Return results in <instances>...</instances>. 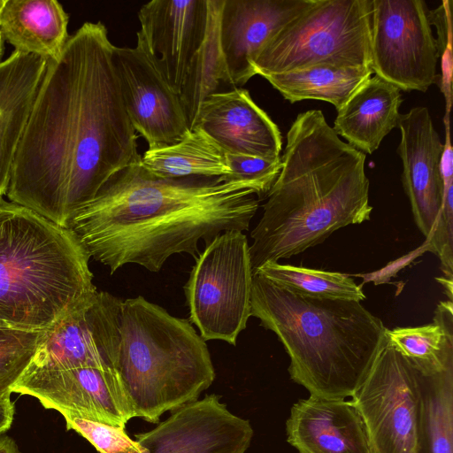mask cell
Listing matches in <instances>:
<instances>
[{"label": "cell", "mask_w": 453, "mask_h": 453, "mask_svg": "<svg viewBox=\"0 0 453 453\" xmlns=\"http://www.w3.org/2000/svg\"><path fill=\"white\" fill-rule=\"evenodd\" d=\"M397 153L403 165L402 182L417 226L428 240L439 220L443 196L441 156L443 144L426 107L401 114Z\"/></svg>", "instance_id": "2e32d148"}, {"label": "cell", "mask_w": 453, "mask_h": 453, "mask_svg": "<svg viewBox=\"0 0 453 453\" xmlns=\"http://www.w3.org/2000/svg\"><path fill=\"white\" fill-rule=\"evenodd\" d=\"M270 281L301 296L360 302L365 295L348 274L268 261L253 270Z\"/></svg>", "instance_id": "83f0119b"}, {"label": "cell", "mask_w": 453, "mask_h": 453, "mask_svg": "<svg viewBox=\"0 0 453 453\" xmlns=\"http://www.w3.org/2000/svg\"><path fill=\"white\" fill-rule=\"evenodd\" d=\"M0 327H10L7 324L0 320Z\"/></svg>", "instance_id": "8d00e7d4"}, {"label": "cell", "mask_w": 453, "mask_h": 453, "mask_svg": "<svg viewBox=\"0 0 453 453\" xmlns=\"http://www.w3.org/2000/svg\"><path fill=\"white\" fill-rule=\"evenodd\" d=\"M42 332L0 327V403L12 402V388L30 364Z\"/></svg>", "instance_id": "f1b7e54d"}, {"label": "cell", "mask_w": 453, "mask_h": 453, "mask_svg": "<svg viewBox=\"0 0 453 453\" xmlns=\"http://www.w3.org/2000/svg\"><path fill=\"white\" fill-rule=\"evenodd\" d=\"M105 26L86 22L48 60L15 155L7 197L67 227L119 171L138 164Z\"/></svg>", "instance_id": "6da1fadb"}, {"label": "cell", "mask_w": 453, "mask_h": 453, "mask_svg": "<svg viewBox=\"0 0 453 453\" xmlns=\"http://www.w3.org/2000/svg\"><path fill=\"white\" fill-rule=\"evenodd\" d=\"M387 344L426 375L453 368V304L441 301L433 322L420 326L386 329Z\"/></svg>", "instance_id": "cb8c5ba5"}, {"label": "cell", "mask_w": 453, "mask_h": 453, "mask_svg": "<svg viewBox=\"0 0 453 453\" xmlns=\"http://www.w3.org/2000/svg\"><path fill=\"white\" fill-rule=\"evenodd\" d=\"M440 58L441 75L439 86L445 97V113L449 114L452 104V43L448 44Z\"/></svg>", "instance_id": "d6a6232c"}, {"label": "cell", "mask_w": 453, "mask_h": 453, "mask_svg": "<svg viewBox=\"0 0 453 453\" xmlns=\"http://www.w3.org/2000/svg\"><path fill=\"white\" fill-rule=\"evenodd\" d=\"M422 0H372L371 70L400 90L426 92L440 58Z\"/></svg>", "instance_id": "9c48e42d"}, {"label": "cell", "mask_w": 453, "mask_h": 453, "mask_svg": "<svg viewBox=\"0 0 453 453\" xmlns=\"http://www.w3.org/2000/svg\"><path fill=\"white\" fill-rule=\"evenodd\" d=\"M12 393L33 396L64 418L120 428L134 418L119 374L111 366L25 371Z\"/></svg>", "instance_id": "8fae6325"}, {"label": "cell", "mask_w": 453, "mask_h": 453, "mask_svg": "<svg viewBox=\"0 0 453 453\" xmlns=\"http://www.w3.org/2000/svg\"><path fill=\"white\" fill-rule=\"evenodd\" d=\"M280 162L250 233L253 270L300 254L336 230L371 219L365 154L342 142L320 110L297 115Z\"/></svg>", "instance_id": "3957f363"}, {"label": "cell", "mask_w": 453, "mask_h": 453, "mask_svg": "<svg viewBox=\"0 0 453 453\" xmlns=\"http://www.w3.org/2000/svg\"><path fill=\"white\" fill-rule=\"evenodd\" d=\"M451 0L443 1L436 9L430 11V23L437 32L439 55L442 54L448 44L452 43Z\"/></svg>", "instance_id": "1f68e13d"}, {"label": "cell", "mask_w": 453, "mask_h": 453, "mask_svg": "<svg viewBox=\"0 0 453 453\" xmlns=\"http://www.w3.org/2000/svg\"><path fill=\"white\" fill-rule=\"evenodd\" d=\"M0 453H22L16 441L6 434H0Z\"/></svg>", "instance_id": "836d02e7"}, {"label": "cell", "mask_w": 453, "mask_h": 453, "mask_svg": "<svg viewBox=\"0 0 453 453\" xmlns=\"http://www.w3.org/2000/svg\"><path fill=\"white\" fill-rule=\"evenodd\" d=\"M194 127L202 129L225 153L280 157L282 139L278 126L245 88H234L208 96Z\"/></svg>", "instance_id": "ac0fdd59"}, {"label": "cell", "mask_w": 453, "mask_h": 453, "mask_svg": "<svg viewBox=\"0 0 453 453\" xmlns=\"http://www.w3.org/2000/svg\"><path fill=\"white\" fill-rule=\"evenodd\" d=\"M229 173L221 180H238L254 184L265 196L276 180L280 167V157L268 159L257 157L226 153Z\"/></svg>", "instance_id": "4dcf8cb0"}, {"label": "cell", "mask_w": 453, "mask_h": 453, "mask_svg": "<svg viewBox=\"0 0 453 453\" xmlns=\"http://www.w3.org/2000/svg\"><path fill=\"white\" fill-rule=\"evenodd\" d=\"M311 0H223L219 42L234 88L255 74L252 63L266 42Z\"/></svg>", "instance_id": "e0dca14e"}, {"label": "cell", "mask_w": 453, "mask_h": 453, "mask_svg": "<svg viewBox=\"0 0 453 453\" xmlns=\"http://www.w3.org/2000/svg\"><path fill=\"white\" fill-rule=\"evenodd\" d=\"M419 374L387 344L351 396L372 453H416Z\"/></svg>", "instance_id": "30bf717a"}, {"label": "cell", "mask_w": 453, "mask_h": 453, "mask_svg": "<svg viewBox=\"0 0 453 453\" xmlns=\"http://www.w3.org/2000/svg\"><path fill=\"white\" fill-rule=\"evenodd\" d=\"M139 165L153 176L170 180L221 178L229 173L225 151L198 127L176 144L147 150Z\"/></svg>", "instance_id": "603a6c76"}, {"label": "cell", "mask_w": 453, "mask_h": 453, "mask_svg": "<svg viewBox=\"0 0 453 453\" xmlns=\"http://www.w3.org/2000/svg\"><path fill=\"white\" fill-rule=\"evenodd\" d=\"M209 17L210 0H153L138 12L136 45L179 95L206 38Z\"/></svg>", "instance_id": "5bb4252c"}, {"label": "cell", "mask_w": 453, "mask_h": 453, "mask_svg": "<svg viewBox=\"0 0 453 453\" xmlns=\"http://www.w3.org/2000/svg\"><path fill=\"white\" fill-rule=\"evenodd\" d=\"M90 256L70 229L0 201V320L44 331L97 294Z\"/></svg>", "instance_id": "5b68a950"}, {"label": "cell", "mask_w": 453, "mask_h": 453, "mask_svg": "<svg viewBox=\"0 0 453 453\" xmlns=\"http://www.w3.org/2000/svg\"><path fill=\"white\" fill-rule=\"evenodd\" d=\"M251 316L278 337L310 395L351 397L387 345V327L360 302L301 296L254 273Z\"/></svg>", "instance_id": "277c9868"}, {"label": "cell", "mask_w": 453, "mask_h": 453, "mask_svg": "<svg viewBox=\"0 0 453 453\" xmlns=\"http://www.w3.org/2000/svg\"><path fill=\"white\" fill-rule=\"evenodd\" d=\"M5 0H0V12L4 4Z\"/></svg>", "instance_id": "74e56055"}, {"label": "cell", "mask_w": 453, "mask_h": 453, "mask_svg": "<svg viewBox=\"0 0 453 453\" xmlns=\"http://www.w3.org/2000/svg\"><path fill=\"white\" fill-rule=\"evenodd\" d=\"M372 73L371 68L321 65L264 78L292 104L320 100L338 110Z\"/></svg>", "instance_id": "d4e9b609"}, {"label": "cell", "mask_w": 453, "mask_h": 453, "mask_svg": "<svg viewBox=\"0 0 453 453\" xmlns=\"http://www.w3.org/2000/svg\"><path fill=\"white\" fill-rule=\"evenodd\" d=\"M69 17L56 0H5L0 32L15 51L53 59L68 38Z\"/></svg>", "instance_id": "7402d4cb"}, {"label": "cell", "mask_w": 453, "mask_h": 453, "mask_svg": "<svg viewBox=\"0 0 453 453\" xmlns=\"http://www.w3.org/2000/svg\"><path fill=\"white\" fill-rule=\"evenodd\" d=\"M223 0H210V17L206 38L189 68L180 94L188 128L196 121L198 111L204 99L221 92L223 85L228 89L233 86L228 75L219 42V16Z\"/></svg>", "instance_id": "484cf974"}, {"label": "cell", "mask_w": 453, "mask_h": 453, "mask_svg": "<svg viewBox=\"0 0 453 453\" xmlns=\"http://www.w3.org/2000/svg\"><path fill=\"white\" fill-rule=\"evenodd\" d=\"M122 303L108 292L98 291L88 303L42 332L26 371L114 368L120 343Z\"/></svg>", "instance_id": "7c38bea8"}, {"label": "cell", "mask_w": 453, "mask_h": 453, "mask_svg": "<svg viewBox=\"0 0 453 453\" xmlns=\"http://www.w3.org/2000/svg\"><path fill=\"white\" fill-rule=\"evenodd\" d=\"M47 65L42 57L15 50L0 62V201Z\"/></svg>", "instance_id": "ffe728a7"}, {"label": "cell", "mask_w": 453, "mask_h": 453, "mask_svg": "<svg viewBox=\"0 0 453 453\" xmlns=\"http://www.w3.org/2000/svg\"><path fill=\"white\" fill-rule=\"evenodd\" d=\"M114 369L134 418L157 423L193 402L216 373L205 341L191 322L139 296L123 301Z\"/></svg>", "instance_id": "8992f818"}, {"label": "cell", "mask_w": 453, "mask_h": 453, "mask_svg": "<svg viewBox=\"0 0 453 453\" xmlns=\"http://www.w3.org/2000/svg\"><path fill=\"white\" fill-rule=\"evenodd\" d=\"M416 453H453V368L419 374Z\"/></svg>", "instance_id": "4316f807"}, {"label": "cell", "mask_w": 453, "mask_h": 453, "mask_svg": "<svg viewBox=\"0 0 453 453\" xmlns=\"http://www.w3.org/2000/svg\"><path fill=\"white\" fill-rule=\"evenodd\" d=\"M134 437L144 453H245L253 428L212 394L180 406Z\"/></svg>", "instance_id": "9a60e30c"}, {"label": "cell", "mask_w": 453, "mask_h": 453, "mask_svg": "<svg viewBox=\"0 0 453 453\" xmlns=\"http://www.w3.org/2000/svg\"><path fill=\"white\" fill-rule=\"evenodd\" d=\"M372 0H311L264 45L255 74L329 65L371 68Z\"/></svg>", "instance_id": "52a82bcc"}, {"label": "cell", "mask_w": 453, "mask_h": 453, "mask_svg": "<svg viewBox=\"0 0 453 453\" xmlns=\"http://www.w3.org/2000/svg\"><path fill=\"white\" fill-rule=\"evenodd\" d=\"M286 432L299 453H372L359 412L344 399H300L290 409Z\"/></svg>", "instance_id": "d6986e66"}, {"label": "cell", "mask_w": 453, "mask_h": 453, "mask_svg": "<svg viewBox=\"0 0 453 453\" xmlns=\"http://www.w3.org/2000/svg\"><path fill=\"white\" fill-rule=\"evenodd\" d=\"M445 288L449 300L452 301V279L445 276L435 278Z\"/></svg>", "instance_id": "e575fe53"}, {"label": "cell", "mask_w": 453, "mask_h": 453, "mask_svg": "<svg viewBox=\"0 0 453 453\" xmlns=\"http://www.w3.org/2000/svg\"><path fill=\"white\" fill-rule=\"evenodd\" d=\"M253 269L242 231H226L206 243L185 286L189 321L206 342L236 344L251 316Z\"/></svg>", "instance_id": "ba28073f"}, {"label": "cell", "mask_w": 453, "mask_h": 453, "mask_svg": "<svg viewBox=\"0 0 453 453\" xmlns=\"http://www.w3.org/2000/svg\"><path fill=\"white\" fill-rule=\"evenodd\" d=\"M400 91L377 75L369 78L337 110L334 131L354 148L372 154L398 126Z\"/></svg>", "instance_id": "44dd1931"}, {"label": "cell", "mask_w": 453, "mask_h": 453, "mask_svg": "<svg viewBox=\"0 0 453 453\" xmlns=\"http://www.w3.org/2000/svg\"><path fill=\"white\" fill-rule=\"evenodd\" d=\"M4 39L0 32V60L3 57V54H4ZM1 62V61H0Z\"/></svg>", "instance_id": "d590c367"}, {"label": "cell", "mask_w": 453, "mask_h": 453, "mask_svg": "<svg viewBox=\"0 0 453 453\" xmlns=\"http://www.w3.org/2000/svg\"><path fill=\"white\" fill-rule=\"evenodd\" d=\"M252 183L219 178L162 179L138 164L119 171L67 227L112 274L127 264L158 272L173 254L196 257L226 231L248 230L258 209Z\"/></svg>", "instance_id": "7a4b0ae2"}, {"label": "cell", "mask_w": 453, "mask_h": 453, "mask_svg": "<svg viewBox=\"0 0 453 453\" xmlns=\"http://www.w3.org/2000/svg\"><path fill=\"white\" fill-rule=\"evenodd\" d=\"M112 61L123 104L135 132L148 150L180 142L189 132L180 95L157 71L146 52L134 48L112 49Z\"/></svg>", "instance_id": "4fadbf2b"}, {"label": "cell", "mask_w": 453, "mask_h": 453, "mask_svg": "<svg viewBox=\"0 0 453 453\" xmlns=\"http://www.w3.org/2000/svg\"><path fill=\"white\" fill-rule=\"evenodd\" d=\"M65 420L67 430L78 433L98 453H144L139 444L127 434L125 428L78 418H65Z\"/></svg>", "instance_id": "f546056e"}]
</instances>
